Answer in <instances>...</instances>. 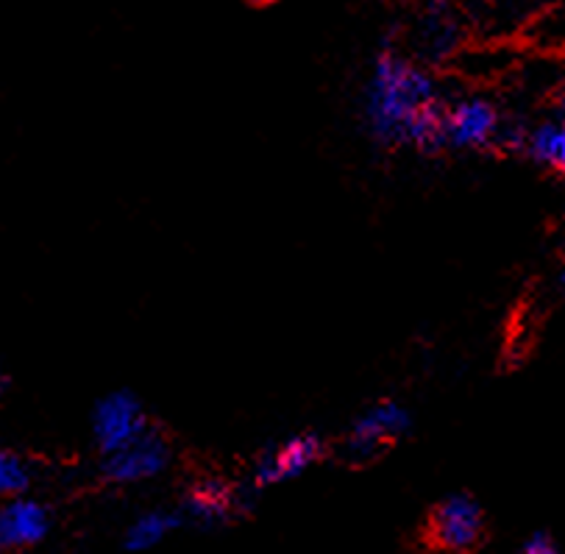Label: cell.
Instances as JSON below:
<instances>
[{
    "mask_svg": "<svg viewBox=\"0 0 565 554\" xmlns=\"http://www.w3.org/2000/svg\"><path fill=\"white\" fill-rule=\"evenodd\" d=\"M365 120L382 146H413L426 153L446 148L444 104L435 78L396 51H382L373 62Z\"/></svg>",
    "mask_w": 565,
    "mask_h": 554,
    "instance_id": "1",
    "label": "cell"
},
{
    "mask_svg": "<svg viewBox=\"0 0 565 554\" xmlns=\"http://www.w3.org/2000/svg\"><path fill=\"white\" fill-rule=\"evenodd\" d=\"M413 418L404 404L385 398L367 407L345 438V457L351 462H371L409 433Z\"/></svg>",
    "mask_w": 565,
    "mask_h": 554,
    "instance_id": "2",
    "label": "cell"
},
{
    "mask_svg": "<svg viewBox=\"0 0 565 554\" xmlns=\"http://www.w3.org/2000/svg\"><path fill=\"white\" fill-rule=\"evenodd\" d=\"M426 532L440 552L471 554L484 541L482 504L468 493H451L431 510Z\"/></svg>",
    "mask_w": 565,
    "mask_h": 554,
    "instance_id": "3",
    "label": "cell"
},
{
    "mask_svg": "<svg viewBox=\"0 0 565 554\" xmlns=\"http://www.w3.org/2000/svg\"><path fill=\"white\" fill-rule=\"evenodd\" d=\"M89 424H93V438L100 455H111L146 433L148 415L135 393L117 391L95 404Z\"/></svg>",
    "mask_w": 565,
    "mask_h": 554,
    "instance_id": "4",
    "label": "cell"
},
{
    "mask_svg": "<svg viewBox=\"0 0 565 554\" xmlns=\"http://www.w3.org/2000/svg\"><path fill=\"white\" fill-rule=\"evenodd\" d=\"M170 466V444L162 433L148 426L146 433L129 446L104 455V479L111 484H140L157 479Z\"/></svg>",
    "mask_w": 565,
    "mask_h": 554,
    "instance_id": "5",
    "label": "cell"
},
{
    "mask_svg": "<svg viewBox=\"0 0 565 554\" xmlns=\"http://www.w3.org/2000/svg\"><path fill=\"white\" fill-rule=\"evenodd\" d=\"M501 122L504 120H501L499 109L488 98H479V95L457 98L455 104L444 106L446 146L466 148V151L495 146Z\"/></svg>",
    "mask_w": 565,
    "mask_h": 554,
    "instance_id": "6",
    "label": "cell"
},
{
    "mask_svg": "<svg viewBox=\"0 0 565 554\" xmlns=\"http://www.w3.org/2000/svg\"><path fill=\"white\" fill-rule=\"evenodd\" d=\"M323 457V440L316 433H301L292 438L281 440L274 449L263 451L250 473V484L257 490L274 488V484L290 482V479L301 477L303 471L316 466Z\"/></svg>",
    "mask_w": 565,
    "mask_h": 554,
    "instance_id": "7",
    "label": "cell"
},
{
    "mask_svg": "<svg viewBox=\"0 0 565 554\" xmlns=\"http://www.w3.org/2000/svg\"><path fill=\"white\" fill-rule=\"evenodd\" d=\"M51 532V510L36 499L14 497L0 504V552L40 546Z\"/></svg>",
    "mask_w": 565,
    "mask_h": 554,
    "instance_id": "8",
    "label": "cell"
},
{
    "mask_svg": "<svg viewBox=\"0 0 565 554\" xmlns=\"http://www.w3.org/2000/svg\"><path fill=\"white\" fill-rule=\"evenodd\" d=\"M239 508L237 490L217 477H206L190 488L181 502V524H195L199 530H215L226 524Z\"/></svg>",
    "mask_w": 565,
    "mask_h": 554,
    "instance_id": "9",
    "label": "cell"
},
{
    "mask_svg": "<svg viewBox=\"0 0 565 554\" xmlns=\"http://www.w3.org/2000/svg\"><path fill=\"white\" fill-rule=\"evenodd\" d=\"M524 151L530 153L532 162L565 173V117L546 120L532 131H526Z\"/></svg>",
    "mask_w": 565,
    "mask_h": 554,
    "instance_id": "10",
    "label": "cell"
},
{
    "mask_svg": "<svg viewBox=\"0 0 565 554\" xmlns=\"http://www.w3.org/2000/svg\"><path fill=\"white\" fill-rule=\"evenodd\" d=\"M181 526L179 513H168V510H148L135 524L126 530V548L129 552H148V548L159 546L164 537Z\"/></svg>",
    "mask_w": 565,
    "mask_h": 554,
    "instance_id": "11",
    "label": "cell"
},
{
    "mask_svg": "<svg viewBox=\"0 0 565 554\" xmlns=\"http://www.w3.org/2000/svg\"><path fill=\"white\" fill-rule=\"evenodd\" d=\"M31 484V466L18 451L0 449V502L23 497Z\"/></svg>",
    "mask_w": 565,
    "mask_h": 554,
    "instance_id": "12",
    "label": "cell"
},
{
    "mask_svg": "<svg viewBox=\"0 0 565 554\" xmlns=\"http://www.w3.org/2000/svg\"><path fill=\"white\" fill-rule=\"evenodd\" d=\"M521 554H563V552H559V546L554 543L552 535H546V532H535V535L521 546Z\"/></svg>",
    "mask_w": 565,
    "mask_h": 554,
    "instance_id": "13",
    "label": "cell"
},
{
    "mask_svg": "<svg viewBox=\"0 0 565 554\" xmlns=\"http://www.w3.org/2000/svg\"><path fill=\"white\" fill-rule=\"evenodd\" d=\"M7 391H9V376H7V371L0 367V402H3V396H7Z\"/></svg>",
    "mask_w": 565,
    "mask_h": 554,
    "instance_id": "14",
    "label": "cell"
},
{
    "mask_svg": "<svg viewBox=\"0 0 565 554\" xmlns=\"http://www.w3.org/2000/svg\"><path fill=\"white\" fill-rule=\"evenodd\" d=\"M559 117H565V89L563 95H559Z\"/></svg>",
    "mask_w": 565,
    "mask_h": 554,
    "instance_id": "15",
    "label": "cell"
},
{
    "mask_svg": "<svg viewBox=\"0 0 565 554\" xmlns=\"http://www.w3.org/2000/svg\"><path fill=\"white\" fill-rule=\"evenodd\" d=\"M248 3H257V7H268V3H274V0H248Z\"/></svg>",
    "mask_w": 565,
    "mask_h": 554,
    "instance_id": "16",
    "label": "cell"
},
{
    "mask_svg": "<svg viewBox=\"0 0 565 554\" xmlns=\"http://www.w3.org/2000/svg\"><path fill=\"white\" fill-rule=\"evenodd\" d=\"M559 285L565 287V263H563V268H559Z\"/></svg>",
    "mask_w": 565,
    "mask_h": 554,
    "instance_id": "17",
    "label": "cell"
}]
</instances>
